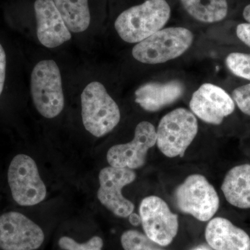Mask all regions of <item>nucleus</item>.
Masks as SVG:
<instances>
[{
  "instance_id": "f257e3e1",
  "label": "nucleus",
  "mask_w": 250,
  "mask_h": 250,
  "mask_svg": "<svg viewBox=\"0 0 250 250\" xmlns=\"http://www.w3.org/2000/svg\"><path fill=\"white\" fill-rule=\"evenodd\" d=\"M166 0H147L125 10L115 22L120 37L129 43H139L161 30L170 17Z\"/></svg>"
},
{
  "instance_id": "f03ea898",
  "label": "nucleus",
  "mask_w": 250,
  "mask_h": 250,
  "mask_svg": "<svg viewBox=\"0 0 250 250\" xmlns=\"http://www.w3.org/2000/svg\"><path fill=\"white\" fill-rule=\"evenodd\" d=\"M81 103L83 124L95 137L111 132L121 121L118 104L100 82H93L85 87Z\"/></svg>"
},
{
  "instance_id": "7ed1b4c3",
  "label": "nucleus",
  "mask_w": 250,
  "mask_h": 250,
  "mask_svg": "<svg viewBox=\"0 0 250 250\" xmlns=\"http://www.w3.org/2000/svg\"><path fill=\"white\" fill-rule=\"evenodd\" d=\"M31 93L41 116L50 119L62 113L65 103L62 75L54 61L43 60L36 64L31 72Z\"/></svg>"
},
{
  "instance_id": "20e7f679",
  "label": "nucleus",
  "mask_w": 250,
  "mask_h": 250,
  "mask_svg": "<svg viewBox=\"0 0 250 250\" xmlns=\"http://www.w3.org/2000/svg\"><path fill=\"white\" fill-rule=\"evenodd\" d=\"M192 41L191 31L186 28H166L136 44L132 55L143 63H162L180 57L190 47Z\"/></svg>"
},
{
  "instance_id": "39448f33",
  "label": "nucleus",
  "mask_w": 250,
  "mask_h": 250,
  "mask_svg": "<svg viewBox=\"0 0 250 250\" xmlns=\"http://www.w3.org/2000/svg\"><path fill=\"white\" fill-rule=\"evenodd\" d=\"M198 131L193 113L186 108L174 109L161 120L156 131V145L169 158L183 156Z\"/></svg>"
},
{
  "instance_id": "423d86ee",
  "label": "nucleus",
  "mask_w": 250,
  "mask_h": 250,
  "mask_svg": "<svg viewBox=\"0 0 250 250\" xmlns=\"http://www.w3.org/2000/svg\"><path fill=\"white\" fill-rule=\"evenodd\" d=\"M176 204L181 211L207 222L214 216L220 205L218 193L201 174L188 176L176 189Z\"/></svg>"
},
{
  "instance_id": "0eeeda50",
  "label": "nucleus",
  "mask_w": 250,
  "mask_h": 250,
  "mask_svg": "<svg viewBox=\"0 0 250 250\" xmlns=\"http://www.w3.org/2000/svg\"><path fill=\"white\" fill-rule=\"evenodd\" d=\"M13 198L21 206H34L45 200L47 189L35 161L25 154L15 156L8 170Z\"/></svg>"
},
{
  "instance_id": "6e6552de",
  "label": "nucleus",
  "mask_w": 250,
  "mask_h": 250,
  "mask_svg": "<svg viewBox=\"0 0 250 250\" xmlns=\"http://www.w3.org/2000/svg\"><path fill=\"white\" fill-rule=\"evenodd\" d=\"M143 230L146 236L160 246H167L179 231L177 215L171 211L163 199L155 195L146 197L139 208Z\"/></svg>"
},
{
  "instance_id": "1a4fd4ad",
  "label": "nucleus",
  "mask_w": 250,
  "mask_h": 250,
  "mask_svg": "<svg viewBox=\"0 0 250 250\" xmlns=\"http://www.w3.org/2000/svg\"><path fill=\"white\" fill-rule=\"evenodd\" d=\"M136 178V172L131 169L113 166L104 167L99 174L98 200L116 216L127 218L134 213V205L123 196L122 190Z\"/></svg>"
},
{
  "instance_id": "9d476101",
  "label": "nucleus",
  "mask_w": 250,
  "mask_h": 250,
  "mask_svg": "<svg viewBox=\"0 0 250 250\" xmlns=\"http://www.w3.org/2000/svg\"><path fill=\"white\" fill-rule=\"evenodd\" d=\"M44 239L42 229L22 213L11 211L0 216V249L36 250Z\"/></svg>"
},
{
  "instance_id": "9b49d317",
  "label": "nucleus",
  "mask_w": 250,
  "mask_h": 250,
  "mask_svg": "<svg viewBox=\"0 0 250 250\" xmlns=\"http://www.w3.org/2000/svg\"><path fill=\"white\" fill-rule=\"evenodd\" d=\"M156 144L155 127L149 122L143 121L136 126L134 139L113 146L108 149L106 159L113 167L140 168L146 164L148 151Z\"/></svg>"
},
{
  "instance_id": "f8f14e48",
  "label": "nucleus",
  "mask_w": 250,
  "mask_h": 250,
  "mask_svg": "<svg viewBox=\"0 0 250 250\" xmlns=\"http://www.w3.org/2000/svg\"><path fill=\"white\" fill-rule=\"evenodd\" d=\"M190 108L202 121L218 125L233 113L235 104L223 88L211 83H205L192 95Z\"/></svg>"
},
{
  "instance_id": "ddd939ff",
  "label": "nucleus",
  "mask_w": 250,
  "mask_h": 250,
  "mask_svg": "<svg viewBox=\"0 0 250 250\" xmlns=\"http://www.w3.org/2000/svg\"><path fill=\"white\" fill-rule=\"evenodd\" d=\"M37 37L47 48H55L71 39L67 27L53 0H36L34 3Z\"/></svg>"
},
{
  "instance_id": "4468645a",
  "label": "nucleus",
  "mask_w": 250,
  "mask_h": 250,
  "mask_svg": "<svg viewBox=\"0 0 250 250\" xmlns=\"http://www.w3.org/2000/svg\"><path fill=\"white\" fill-rule=\"evenodd\" d=\"M205 238L214 250H250L249 235L221 217L210 219L206 227Z\"/></svg>"
},
{
  "instance_id": "2eb2a0df",
  "label": "nucleus",
  "mask_w": 250,
  "mask_h": 250,
  "mask_svg": "<svg viewBox=\"0 0 250 250\" xmlns=\"http://www.w3.org/2000/svg\"><path fill=\"white\" fill-rule=\"evenodd\" d=\"M184 85L179 81L166 83H146L135 92V102L141 108L149 112L158 111L177 101L183 95Z\"/></svg>"
},
{
  "instance_id": "dca6fc26",
  "label": "nucleus",
  "mask_w": 250,
  "mask_h": 250,
  "mask_svg": "<svg viewBox=\"0 0 250 250\" xmlns=\"http://www.w3.org/2000/svg\"><path fill=\"white\" fill-rule=\"evenodd\" d=\"M222 191L227 201L239 208H250V165L235 166L224 179Z\"/></svg>"
},
{
  "instance_id": "f3484780",
  "label": "nucleus",
  "mask_w": 250,
  "mask_h": 250,
  "mask_svg": "<svg viewBox=\"0 0 250 250\" xmlns=\"http://www.w3.org/2000/svg\"><path fill=\"white\" fill-rule=\"evenodd\" d=\"M69 30L83 32L90 22L88 0H53Z\"/></svg>"
},
{
  "instance_id": "a211bd4d",
  "label": "nucleus",
  "mask_w": 250,
  "mask_h": 250,
  "mask_svg": "<svg viewBox=\"0 0 250 250\" xmlns=\"http://www.w3.org/2000/svg\"><path fill=\"white\" fill-rule=\"evenodd\" d=\"M188 14L200 22H220L228 12L227 0H181Z\"/></svg>"
},
{
  "instance_id": "6ab92c4d",
  "label": "nucleus",
  "mask_w": 250,
  "mask_h": 250,
  "mask_svg": "<svg viewBox=\"0 0 250 250\" xmlns=\"http://www.w3.org/2000/svg\"><path fill=\"white\" fill-rule=\"evenodd\" d=\"M121 244L125 250H165L146 234L136 230H128L123 233Z\"/></svg>"
},
{
  "instance_id": "aec40b11",
  "label": "nucleus",
  "mask_w": 250,
  "mask_h": 250,
  "mask_svg": "<svg viewBox=\"0 0 250 250\" xmlns=\"http://www.w3.org/2000/svg\"><path fill=\"white\" fill-rule=\"evenodd\" d=\"M226 64L233 75L250 81V54L234 52L229 54Z\"/></svg>"
},
{
  "instance_id": "412c9836",
  "label": "nucleus",
  "mask_w": 250,
  "mask_h": 250,
  "mask_svg": "<svg viewBox=\"0 0 250 250\" xmlns=\"http://www.w3.org/2000/svg\"><path fill=\"white\" fill-rule=\"evenodd\" d=\"M103 240L99 236H93L84 243H77L68 236H62L59 241V247L64 250H103Z\"/></svg>"
},
{
  "instance_id": "4be33fe9",
  "label": "nucleus",
  "mask_w": 250,
  "mask_h": 250,
  "mask_svg": "<svg viewBox=\"0 0 250 250\" xmlns=\"http://www.w3.org/2000/svg\"><path fill=\"white\" fill-rule=\"evenodd\" d=\"M232 97L240 110L250 116V83L236 88L233 91Z\"/></svg>"
},
{
  "instance_id": "5701e85b",
  "label": "nucleus",
  "mask_w": 250,
  "mask_h": 250,
  "mask_svg": "<svg viewBox=\"0 0 250 250\" xmlns=\"http://www.w3.org/2000/svg\"><path fill=\"white\" fill-rule=\"evenodd\" d=\"M236 34L242 42L250 47V23H243L238 25Z\"/></svg>"
},
{
  "instance_id": "b1692460",
  "label": "nucleus",
  "mask_w": 250,
  "mask_h": 250,
  "mask_svg": "<svg viewBox=\"0 0 250 250\" xmlns=\"http://www.w3.org/2000/svg\"><path fill=\"white\" fill-rule=\"evenodd\" d=\"M6 58L4 49L0 44V95L4 89L6 78Z\"/></svg>"
},
{
  "instance_id": "393cba45",
  "label": "nucleus",
  "mask_w": 250,
  "mask_h": 250,
  "mask_svg": "<svg viewBox=\"0 0 250 250\" xmlns=\"http://www.w3.org/2000/svg\"><path fill=\"white\" fill-rule=\"evenodd\" d=\"M130 223L134 226H138L140 223H141V217L136 213H132L129 216Z\"/></svg>"
},
{
  "instance_id": "a878e982",
  "label": "nucleus",
  "mask_w": 250,
  "mask_h": 250,
  "mask_svg": "<svg viewBox=\"0 0 250 250\" xmlns=\"http://www.w3.org/2000/svg\"><path fill=\"white\" fill-rule=\"evenodd\" d=\"M243 17H244L246 21L250 23V4L246 6L244 10H243Z\"/></svg>"
},
{
  "instance_id": "bb28decb",
  "label": "nucleus",
  "mask_w": 250,
  "mask_h": 250,
  "mask_svg": "<svg viewBox=\"0 0 250 250\" xmlns=\"http://www.w3.org/2000/svg\"><path fill=\"white\" fill-rule=\"evenodd\" d=\"M193 250H209L208 248H205V247H198V248H195Z\"/></svg>"
}]
</instances>
